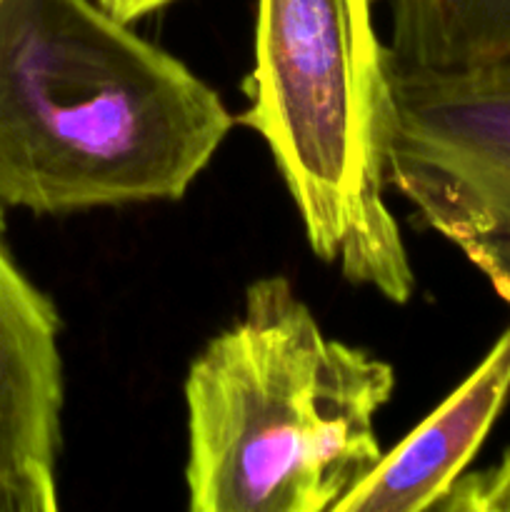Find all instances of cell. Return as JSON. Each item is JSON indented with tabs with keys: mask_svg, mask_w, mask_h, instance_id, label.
Wrapping results in <instances>:
<instances>
[{
	"mask_svg": "<svg viewBox=\"0 0 510 512\" xmlns=\"http://www.w3.org/2000/svg\"><path fill=\"white\" fill-rule=\"evenodd\" d=\"M395 65L475 68L510 60V0H388Z\"/></svg>",
	"mask_w": 510,
	"mask_h": 512,
	"instance_id": "7",
	"label": "cell"
},
{
	"mask_svg": "<svg viewBox=\"0 0 510 512\" xmlns=\"http://www.w3.org/2000/svg\"><path fill=\"white\" fill-rule=\"evenodd\" d=\"M0 203V512H55L63 358L53 300L23 273Z\"/></svg>",
	"mask_w": 510,
	"mask_h": 512,
	"instance_id": "5",
	"label": "cell"
},
{
	"mask_svg": "<svg viewBox=\"0 0 510 512\" xmlns=\"http://www.w3.org/2000/svg\"><path fill=\"white\" fill-rule=\"evenodd\" d=\"M388 73V185L510 305V60Z\"/></svg>",
	"mask_w": 510,
	"mask_h": 512,
	"instance_id": "4",
	"label": "cell"
},
{
	"mask_svg": "<svg viewBox=\"0 0 510 512\" xmlns=\"http://www.w3.org/2000/svg\"><path fill=\"white\" fill-rule=\"evenodd\" d=\"M98 3L123 23H135V20L145 18V15L155 13L170 3H178V0H98Z\"/></svg>",
	"mask_w": 510,
	"mask_h": 512,
	"instance_id": "9",
	"label": "cell"
},
{
	"mask_svg": "<svg viewBox=\"0 0 510 512\" xmlns=\"http://www.w3.org/2000/svg\"><path fill=\"white\" fill-rule=\"evenodd\" d=\"M238 120L98 0H0V203L180 200Z\"/></svg>",
	"mask_w": 510,
	"mask_h": 512,
	"instance_id": "1",
	"label": "cell"
},
{
	"mask_svg": "<svg viewBox=\"0 0 510 512\" xmlns=\"http://www.w3.org/2000/svg\"><path fill=\"white\" fill-rule=\"evenodd\" d=\"M183 390L190 512H333L383 458L375 418L395 370L328 338L293 283L265 275Z\"/></svg>",
	"mask_w": 510,
	"mask_h": 512,
	"instance_id": "2",
	"label": "cell"
},
{
	"mask_svg": "<svg viewBox=\"0 0 510 512\" xmlns=\"http://www.w3.org/2000/svg\"><path fill=\"white\" fill-rule=\"evenodd\" d=\"M510 395V323L483 363L408 438L345 493L333 512H423L450 493Z\"/></svg>",
	"mask_w": 510,
	"mask_h": 512,
	"instance_id": "6",
	"label": "cell"
},
{
	"mask_svg": "<svg viewBox=\"0 0 510 512\" xmlns=\"http://www.w3.org/2000/svg\"><path fill=\"white\" fill-rule=\"evenodd\" d=\"M435 510L443 512H510V450L485 473L460 475Z\"/></svg>",
	"mask_w": 510,
	"mask_h": 512,
	"instance_id": "8",
	"label": "cell"
},
{
	"mask_svg": "<svg viewBox=\"0 0 510 512\" xmlns=\"http://www.w3.org/2000/svg\"><path fill=\"white\" fill-rule=\"evenodd\" d=\"M238 123L268 145L313 253L408 303L415 273L388 188L390 73L370 0H258Z\"/></svg>",
	"mask_w": 510,
	"mask_h": 512,
	"instance_id": "3",
	"label": "cell"
}]
</instances>
